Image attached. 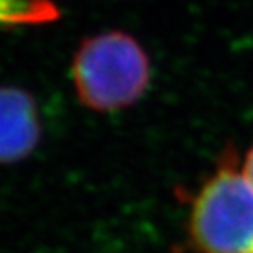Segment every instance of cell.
Listing matches in <instances>:
<instances>
[{
  "label": "cell",
  "instance_id": "obj_1",
  "mask_svg": "<svg viewBox=\"0 0 253 253\" xmlns=\"http://www.w3.org/2000/svg\"><path fill=\"white\" fill-rule=\"evenodd\" d=\"M150 59L128 33L105 32L85 38L74 54L71 76L78 99L95 112L135 105L150 84Z\"/></svg>",
  "mask_w": 253,
  "mask_h": 253
},
{
  "label": "cell",
  "instance_id": "obj_2",
  "mask_svg": "<svg viewBox=\"0 0 253 253\" xmlns=\"http://www.w3.org/2000/svg\"><path fill=\"white\" fill-rule=\"evenodd\" d=\"M188 225L197 253L253 252V184L227 156L192 201Z\"/></svg>",
  "mask_w": 253,
  "mask_h": 253
},
{
  "label": "cell",
  "instance_id": "obj_3",
  "mask_svg": "<svg viewBox=\"0 0 253 253\" xmlns=\"http://www.w3.org/2000/svg\"><path fill=\"white\" fill-rule=\"evenodd\" d=\"M42 138L35 99L23 89L0 87V165L28 158Z\"/></svg>",
  "mask_w": 253,
  "mask_h": 253
},
{
  "label": "cell",
  "instance_id": "obj_4",
  "mask_svg": "<svg viewBox=\"0 0 253 253\" xmlns=\"http://www.w3.org/2000/svg\"><path fill=\"white\" fill-rule=\"evenodd\" d=\"M61 18L53 0H0V27L46 25Z\"/></svg>",
  "mask_w": 253,
  "mask_h": 253
},
{
  "label": "cell",
  "instance_id": "obj_5",
  "mask_svg": "<svg viewBox=\"0 0 253 253\" xmlns=\"http://www.w3.org/2000/svg\"><path fill=\"white\" fill-rule=\"evenodd\" d=\"M242 171H244V174L250 179V183L253 184V145L250 146V150L247 151L244 163H242Z\"/></svg>",
  "mask_w": 253,
  "mask_h": 253
},
{
  "label": "cell",
  "instance_id": "obj_6",
  "mask_svg": "<svg viewBox=\"0 0 253 253\" xmlns=\"http://www.w3.org/2000/svg\"><path fill=\"white\" fill-rule=\"evenodd\" d=\"M252 253H253V252H252Z\"/></svg>",
  "mask_w": 253,
  "mask_h": 253
}]
</instances>
